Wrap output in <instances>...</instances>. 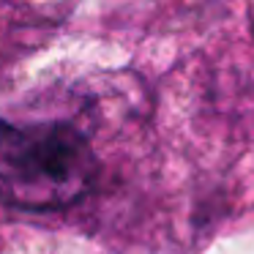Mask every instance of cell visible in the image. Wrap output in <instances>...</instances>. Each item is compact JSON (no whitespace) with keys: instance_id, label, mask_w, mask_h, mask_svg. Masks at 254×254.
<instances>
[{"instance_id":"obj_1","label":"cell","mask_w":254,"mask_h":254,"mask_svg":"<svg viewBox=\"0 0 254 254\" xmlns=\"http://www.w3.org/2000/svg\"><path fill=\"white\" fill-rule=\"evenodd\" d=\"M96 181V153L68 123H0V199L52 210L82 199Z\"/></svg>"}]
</instances>
